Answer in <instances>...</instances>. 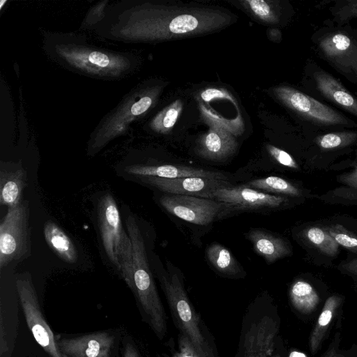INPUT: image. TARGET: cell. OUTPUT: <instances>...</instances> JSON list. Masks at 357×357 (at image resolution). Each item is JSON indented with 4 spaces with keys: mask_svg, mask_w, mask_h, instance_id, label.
<instances>
[{
    "mask_svg": "<svg viewBox=\"0 0 357 357\" xmlns=\"http://www.w3.org/2000/svg\"><path fill=\"white\" fill-rule=\"evenodd\" d=\"M331 18L327 20L337 26L350 25L357 20V0L335 1L329 8ZM357 30V26L354 27Z\"/></svg>",
    "mask_w": 357,
    "mask_h": 357,
    "instance_id": "obj_29",
    "label": "cell"
},
{
    "mask_svg": "<svg viewBox=\"0 0 357 357\" xmlns=\"http://www.w3.org/2000/svg\"><path fill=\"white\" fill-rule=\"evenodd\" d=\"M312 141L322 151L342 149L357 143V129L317 134Z\"/></svg>",
    "mask_w": 357,
    "mask_h": 357,
    "instance_id": "obj_24",
    "label": "cell"
},
{
    "mask_svg": "<svg viewBox=\"0 0 357 357\" xmlns=\"http://www.w3.org/2000/svg\"><path fill=\"white\" fill-rule=\"evenodd\" d=\"M289 357H307L305 354L299 351H292Z\"/></svg>",
    "mask_w": 357,
    "mask_h": 357,
    "instance_id": "obj_38",
    "label": "cell"
},
{
    "mask_svg": "<svg viewBox=\"0 0 357 357\" xmlns=\"http://www.w3.org/2000/svg\"><path fill=\"white\" fill-rule=\"evenodd\" d=\"M244 186L261 190L266 193L284 194L291 197H300L302 195L297 187L285 179L275 176L255 179L248 182Z\"/></svg>",
    "mask_w": 357,
    "mask_h": 357,
    "instance_id": "obj_26",
    "label": "cell"
},
{
    "mask_svg": "<svg viewBox=\"0 0 357 357\" xmlns=\"http://www.w3.org/2000/svg\"><path fill=\"white\" fill-rule=\"evenodd\" d=\"M289 297L293 306L303 313L312 312L319 302L315 289L304 280H297L293 283L289 290Z\"/></svg>",
    "mask_w": 357,
    "mask_h": 357,
    "instance_id": "obj_23",
    "label": "cell"
},
{
    "mask_svg": "<svg viewBox=\"0 0 357 357\" xmlns=\"http://www.w3.org/2000/svg\"><path fill=\"white\" fill-rule=\"evenodd\" d=\"M44 236L49 247L63 261L73 264L77 260V252L74 243L56 223L48 221L44 225Z\"/></svg>",
    "mask_w": 357,
    "mask_h": 357,
    "instance_id": "obj_20",
    "label": "cell"
},
{
    "mask_svg": "<svg viewBox=\"0 0 357 357\" xmlns=\"http://www.w3.org/2000/svg\"><path fill=\"white\" fill-rule=\"evenodd\" d=\"M141 180L164 192L199 197L228 184L227 181L197 176L176 178L141 176Z\"/></svg>",
    "mask_w": 357,
    "mask_h": 357,
    "instance_id": "obj_14",
    "label": "cell"
},
{
    "mask_svg": "<svg viewBox=\"0 0 357 357\" xmlns=\"http://www.w3.org/2000/svg\"><path fill=\"white\" fill-rule=\"evenodd\" d=\"M123 357H139V355L135 347L130 343H128L125 347Z\"/></svg>",
    "mask_w": 357,
    "mask_h": 357,
    "instance_id": "obj_36",
    "label": "cell"
},
{
    "mask_svg": "<svg viewBox=\"0 0 357 357\" xmlns=\"http://www.w3.org/2000/svg\"><path fill=\"white\" fill-rule=\"evenodd\" d=\"M98 220L107 255L127 282L132 268V243L122 227L116 203L110 194L105 195L99 201Z\"/></svg>",
    "mask_w": 357,
    "mask_h": 357,
    "instance_id": "obj_5",
    "label": "cell"
},
{
    "mask_svg": "<svg viewBox=\"0 0 357 357\" xmlns=\"http://www.w3.org/2000/svg\"><path fill=\"white\" fill-rule=\"evenodd\" d=\"M303 86L306 93L357 118V97L340 79L310 59L305 66Z\"/></svg>",
    "mask_w": 357,
    "mask_h": 357,
    "instance_id": "obj_7",
    "label": "cell"
},
{
    "mask_svg": "<svg viewBox=\"0 0 357 357\" xmlns=\"http://www.w3.org/2000/svg\"><path fill=\"white\" fill-rule=\"evenodd\" d=\"M63 354V357H68L66 355H65L63 354Z\"/></svg>",
    "mask_w": 357,
    "mask_h": 357,
    "instance_id": "obj_40",
    "label": "cell"
},
{
    "mask_svg": "<svg viewBox=\"0 0 357 357\" xmlns=\"http://www.w3.org/2000/svg\"><path fill=\"white\" fill-rule=\"evenodd\" d=\"M343 268L348 272L357 275V259H352L343 265Z\"/></svg>",
    "mask_w": 357,
    "mask_h": 357,
    "instance_id": "obj_37",
    "label": "cell"
},
{
    "mask_svg": "<svg viewBox=\"0 0 357 357\" xmlns=\"http://www.w3.org/2000/svg\"><path fill=\"white\" fill-rule=\"evenodd\" d=\"M248 238L257 253L272 263L291 253L288 244L281 238L259 229L249 232Z\"/></svg>",
    "mask_w": 357,
    "mask_h": 357,
    "instance_id": "obj_19",
    "label": "cell"
},
{
    "mask_svg": "<svg viewBox=\"0 0 357 357\" xmlns=\"http://www.w3.org/2000/svg\"><path fill=\"white\" fill-rule=\"evenodd\" d=\"M272 91L280 103L316 135L357 129V123L354 120L304 91L287 85L277 86L273 88Z\"/></svg>",
    "mask_w": 357,
    "mask_h": 357,
    "instance_id": "obj_3",
    "label": "cell"
},
{
    "mask_svg": "<svg viewBox=\"0 0 357 357\" xmlns=\"http://www.w3.org/2000/svg\"><path fill=\"white\" fill-rule=\"evenodd\" d=\"M303 235L305 238L321 253L331 257L336 255L339 245L329 234L326 228L310 227L303 231Z\"/></svg>",
    "mask_w": 357,
    "mask_h": 357,
    "instance_id": "obj_27",
    "label": "cell"
},
{
    "mask_svg": "<svg viewBox=\"0 0 357 357\" xmlns=\"http://www.w3.org/2000/svg\"><path fill=\"white\" fill-rule=\"evenodd\" d=\"M173 357H205L196 349L191 340L181 334L178 341V350Z\"/></svg>",
    "mask_w": 357,
    "mask_h": 357,
    "instance_id": "obj_33",
    "label": "cell"
},
{
    "mask_svg": "<svg viewBox=\"0 0 357 357\" xmlns=\"http://www.w3.org/2000/svg\"><path fill=\"white\" fill-rule=\"evenodd\" d=\"M274 357H279V356H274Z\"/></svg>",
    "mask_w": 357,
    "mask_h": 357,
    "instance_id": "obj_41",
    "label": "cell"
},
{
    "mask_svg": "<svg viewBox=\"0 0 357 357\" xmlns=\"http://www.w3.org/2000/svg\"><path fill=\"white\" fill-rule=\"evenodd\" d=\"M153 103V98L149 96H144L137 101L130 104L128 106V112H123V115H120L117 119H113L107 124V130L102 134L101 136L98 137L93 144V149L101 147L106 141L111 138L113 135H117L120 132L122 128V123L124 121L128 120V118L133 119L135 116H140L146 112L151 106Z\"/></svg>",
    "mask_w": 357,
    "mask_h": 357,
    "instance_id": "obj_21",
    "label": "cell"
},
{
    "mask_svg": "<svg viewBox=\"0 0 357 357\" xmlns=\"http://www.w3.org/2000/svg\"><path fill=\"white\" fill-rule=\"evenodd\" d=\"M26 182L25 169L17 164H2L0 170V203L12 208L22 202Z\"/></svg>",
    "mask_w": 357,
    "mask_h": 357,
    "instance_id": "obj_18",
    "label": "cell"
},
{
    "mask_svg": "<svg viewBox=\"0 0 357 357\" xmlns=\"http://www.w3.org/2000/svg\"><path fill=\"white\" fill-rule=\"evenodd\" d=\"M16 287L26 324L38 344L51 357H63L42 314L30 275L26 273L20 275L16 280Z\"/></svg>",
    "mask_w": 357,
    "mask_h": 357,
    "instance_id": "obj_9",
    "label": "cell"
},
{
    "mask_svg": "<svg viewBox=\"0 0 357 357\" xmlns=\"http://www.w3.org/2000/svg\"><path fill=\"white\" fill-rule=\"evenodd\" d=\"M335 242L353 252L357 253V236L340 224L326 227Z\"/></svg>",
    "mask_w": 357,
    "mask_h": 357,
    "instance_id": "obj_31",
    "label": "cell"
},
{
    "mask_svg": "<svg viewBox=\"0 0 357 357\" xmlns=\"http://www.w3.org/2000/svg\"><path fill=\"white\" fill-rule=\"evenodd\" d=\"M160 202L169 213L199 225L210 224L229 209L222 202L191 195H164L160 197Z\"/></svg>",
    "mask_w": 357,
    "mask_h": 357,
    "instance_id": "obj_10",
    "label": "cell"
},
{
    "mask_svg": "<svg viewBox=\"0 0 357 357\" xmlns=\"http://www.w3.org/2000/svg\"><path fill=\"white\" fill-rule=\"evenodd\" d=\"M31 253L29 205L26 200L8 208L0 224V268Z\"/></svg>",
    "mask_w": 357,
    "mask_h": 357,
    "instance_id": "obj_6",
    "label": "cell"
},
{
    "mask_svg": "<svg viewBox=\"0 0 357 357\" xmlns=\"http://www.w3.org/2000/svg\"><path fill=\"white\" fill-rule=\"evenodd\" d=\"M242 5L259 20L269 24L280 21L278 12L271 1L264 0H244Z\"/></svg>",
    "mask_w": 357,
    "mask_h": 357,
    "instance_id": "obj_30",
    "label": "cell"
},
{
    "mask_svg": "<svg viewBox=\"0 0 357 357\" xmlns=\"http://www.w3.org/2000/svg\"><path fill=\"white\" fill-rule=\"evenodd\" d=\"M236 139L219 125L211 128L198 139L196 152L207 160H221L231 155L237 148Z\"/></svg>",
    "mask_w": 357,
    "mask_h": 357,
    "instance_id": "obj_15",
    "label": "cell"
},
{
    "mask_svg": "<svg viewBox=\"0 0 357 357\" xmlns=\"http://www.w3.org/2000/svg\"><path fill=\"white\" fill-rule=\"evenodd\" d=\"M341 181L357 190V167L352 172L342 176Z\"/></svg>",
    "mask_w": 357,
    "mask_h": 357,
    "instance_id": "obj_35",
    "label": "cell"
},
{
    "mask_svg": "<svg viewBox=\"0 0 357 357\" xmlns=\"http://www.w3.org/2000/svg\"><path fill=\"white\" fill-rule=\"evenodd\" d=\"M315 54L349 82L357 85V30L337 26L327 20L312 35Z\"/></svg>",
    "mask_w": 357,
    "mask_h": 357,
    "instance_id": "obj_4",
    "label": "cell"
},
{
    "mask_svg": "<svg viewBox=\"0 0 357 357\" xmlns=\"http://www.w3.org/2000/svg\"><path fill=\"white\" fill-rule=\"evenodd\" d=\"M266 149L271 156L280 165L292 169L298 168L297 162L289 153L271 144H268Z\"/></svg>",
    "mask_w": 357,
    "mask_h": 357,
    "instance_id": "obj_32",
    "label": "cell"
},
{
    "mask_svg": "<svg viewBox=\"0 0 357 357\" xmlns=\"http://www.w3.org/2000/svg\"><path fill=\"white\" fill-rule=\"evenodd\" d=\"M126 225L132 247V274L126 283L134 292L152 329L162 338L167 331L166 314L149 268L143 236L133 215L127 217Z\"/></svg>",
    "mask_w": 357,
    "mask_h": 357,
    "instance_id": "obj_2",
    "label": "cell"
},
{
    "mask_svg": "<svg viewBox=\"0 0 357 357\" xmlns=\"http://www.w3.org/2000/svg\"><path fill=\"white\" fill-rule=\"evenodd\" d=\"M131 36L164 40L211 33L228 26L232 15L208 7L146 5L132 15Z\"/></svg>",
    "mask_w": 357,
    "mask_h": 357,
    "instance_id": "obj_1",
    "label": "cell"
},
{
    "mask_svg": "<svg viewBox=\"0 0 357 357\" xmlns=\"http://www.w3.org/2000/svg\"><path fill=\"white\" fill-rule=\"evenodd\" d=\"M206 257L211 264L219 272L236 275L240 267L231 252L219 243H213L206 249Z\"/></svg>",
    "mask_w": 357,
    "mask_h": 357,
    "instance_id": "obj_25",
    "label": "cell"
},
{
    "mask_svg": "<svg viewBox=\"0 0 357 357\" xmlns=\"http://www.w3.org/2000/svg\"><path fill=\"white\" fill-rule=\"evenodd\" d=\"M326 357H344V356L339 354L336 353L334 351H331L330 353H328Z\"/></svg>",
    "mask_w": 357,
    "mask_h": 357,
    "instance_id": "obj_39",
    "label": "cell"
},
{
    "mask_svg": "<svg viewBox=\"0 0 357 357\" xmlns=\"http://www.w3.org/2000/svg\"><path fill=\"white\" fill-rule=\"evenodd\" d=\"M340 300L339 296L335 295L326 300L310 335V347L312 354H315L319 349L328 328L341 302Z\"/></svg>",
    "mask_w": 357,
    "mask_h": 357,
    "instance_id": "obj_22",
    "label": "cell"
},
{
    "mask_svg": "<svg viewBox=\"0 0 357 357\" xmlns=\"http://www.w3.org/2000/svg\"><path fill=\"white\" fill-rule=\"evenodd\" d=\"M125 172L136 176H155L165 178L197 176L227 181L226 175L219 172L176 165H130L125 168Z\"/></svg>",
    "mask_w": 357,
    "mask_h": 357,
    "instance_id": "obj_16",
    "label": "cell"
},
{
    "mask_svg": "<svg viewBox=\"0 0 357 357\" xmlns=\"http://www.w3.org/2000/svg\"><path fill=\"white\" fill-rule=\"evenodd\" d=\"M202 198L222 202L229 209L276 208L287 202L283 197L264 192L244 185L236 187L225 185L206 193Z\"/></svg>",
    "mask_w": 357,
    "mask_h": 357,
    "instance_id": "obj_11",
    "label": "cell"
},
{
    "mask_svg": "<svg viewBox=\"0 0 357 357\" xmlns=\"http://www.w3.org/2000/svg\"><path fill=\"white\" fill-rule=\"evenodd\" d=\"M275 334V324L268 317L253 324L245 337L243 357H271Z\"/></svg>",
    "mask_w": 357,
    "mask_h": 357,
    "instance_id": "obj_17",
    "label": "cell"
},
{
    "mask_svg": "<svg viewBox=\"0 0 357 357\" xmlns=\"http://www.w3.org/2000/svg\"><path fill=\"white\" fill-rule=\"evenodd\" d=\"M114 343V335L105 331L56 341L61 353L68 357H109Z\"/></svg>",
    "mask_w": 357,
    "mask_h": 357,
    "instance_id": "obj_13",
    "label": "cell"
},
{
    "mask_svg": "<svg viewBox=\"0 0 357 357\" xmlns=\"http://www.w3.org/2000/svg\"><path fill=\"white\" fill-rule=\"evenodd\" d=\"M201 98L206 102L213 99L225 98L234 101V97L228 91L223 89H206L200 93Z\"/></svg>",
    "mask_w": 357,
    "mask_h": 357,
    "instance_id": "obj_34",
    "label": "cell"
},
{
    "mask_svg": "<svg viewBox=\"0 0 357 357\" xmlns=\"http://www.w3.org/2000/svg\"><path fill=\"white\" fill-rule=\"evenodd\" d=\"M169 307L178 328L186 335L196 349L208 357L206 340L199 328V318L187 296L183 283L177 274L160 280Z\"/></svg>",
    "mask_w": 357,
    "mask_h": 357,
    "instance_id": "obj_8",
    "label": "cell"
},
{
    "mask_svg": "<svg viewBox=\"0 0 357 357\" xmlns=\"http://www.w3.org/2000/svg\"><path fill=\"white\" fill-rule=\"evenodd\" d=\"M56 50L57 54L63 61L84 73H117L128 65L123 57L101 51L70 46H63Z\"/></svg>",
    "mask_w": 357,
    "mask_h": 357,
    "instance_id": "obj_12",
    "label": "cell"
},
{
    "mask_svg": "<svg viewBox=\"0 0 357 357\" xmlns=\"http://www.w3.org/2000/svg\"><path fill=\"white\" fill-rule=\"evenodd\" d=\"M182 109V101H174L155 116L151 122V128L157 132H168L176 123Z\"/></svg>",
    "mask_w": 357,
    "mask_h": 357,
    "instance_id": "obj_28",
    "label": "cell"
}]
</instances>
